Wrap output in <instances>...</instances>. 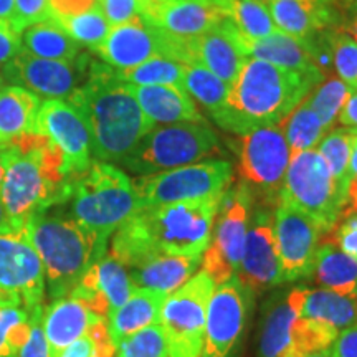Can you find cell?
I'll return each instance as SVG.
<instances>
[{
	"mask_svg": "<svg viewBox=\"0 0 357 357\" xmlns=\"http://www.w3.org/2000/svg\"><path fill=\"white\" fill-rule=\"evenodd\" d=\"M336 0H271L266 2L276 29L306 40L326 30L339 29Z\"/></svg>",
	"mask_w": 357,
	"mask_h": 357,
	"instance_id": "23",
	"label": "cell"
},
{
	"mask_svg": "<svg viewBox=\"0 0 357 357\" xmlns=\"http://www.w3.org/2000/svg\"><path fill=\"white\" fill-rule=\"evenodd\" d=\"M71 105L82 111L93 139V159L121 164L132 147L155 123L141 109L132 84L123 82L106 63L89 61L86 78L73 95Z\"/></svg>",
	"mask_w": 357,
	"mask_h": 357,
	"instance_id": "3",
	"label": "cell"
},
{
	"mask_svg": "<svg viewBox=\"0 0 357 357\" xmlns=\"http://www.w3.org/2000/svg\"><path fill=\"white\" fill-rule=\"evenodd\" d=\"M231 149L238 158L240 177L243 184L255 189L263 202L278 204L291 151L278 126L260 128L236 136Z\"/></svg>",
	"mask_w": 357,
	"mask_h": 357,
	"instance_id": "12",
	"label": "cell"
},
{
	"mask_svg": "<svg viewBox=\"0 0 357 357\" xmlns=\"http://www.w3.org/2000/svg\"><path fill=\"white\" fill-rule=\"evenodd\" d=\"M98 7L111 26L126 24L142 13V0H98Z\"/></svg>",
	"mask_w": 357,
	"mask_h": 357,
	"instance_id": "45",
	"label": "cell"
},
{
	"mask_svg": "<svg viewBox=\"0 0 357 357\" xmlns=\"http://www.w3.org/2000/svg\"><path fill=\"white\" fill-rule=\"evenodd\" d=\"M22 50L45 60L73 61L79 56V45L55 19L30 25L20 33Z\"/></svg>",
	"mask_w": 357,
	"mask_h": 357,
	"instance_id": "32",
	"label": "cell"
},
{
	"mask_svg": "<svg viewBox=\"0 0 357 357\" xmlns=\"http://www.w3.org/2000/svg\"><path fill=\"white\" fill-rule=\"evenodd\" d=\"M0 291L19 298L29 311L43 306V263L25 230L0 231Z\"/></svg>",
	"mask_w": 357,
	"mask_h": 357,
	"instance_id": "17",
	"label": "cell"
},
{
	"mask_svg": "<svg viewBox=\"0 0 357 357\" xmlns=\"http://www.w3.org/2000/svg\"><path fill=\"white\" fill-rule=\"evenodd\" d=\"M141 109L155 124L205 123L194 98L176 86H134Z\"/></svg>",
	"mask_w": 357,
	"mask_h": 357,
	"instance_id": "25",
	"label": "cell"
},
{
	"mask_svg": "<svg viewBox=\"0 0 357 357\" xmlns=\"http://www.w3.org/2000/svg\"><path fill=\"white\" fill-rule=\"evenodd\" d=\"M280 199L318 222L328 238L342 218V192L318 149L291 154Z\"/></svg>",
	"mask_w": 357,
	"mask_h": 357,
	"instance_id": "8",
	"label": "cell"
},
{
	"mask_svg": "<svg viewBox=\"0 0 357 357\" xmlns=\"http://www.w3.org/2000/svg\"><path fill=\"white\" fill-rule=\"evenodd\" d=\"M311 276L321 288L341 294H356L357 260L342 252L333 240L326 238L316 252Z\"/></svg>",
	"mask_w": 357,
	"mask_h": 357,
	"instance_id": "30",
	"label": "cell"
},
{
	"mask_svg": "<svg viewBox=\"0 0 357 357\" xmlns=\"http://www.w3.org/2000/svg\"><path fill=\"white\" fill-rule=\"evenodd\" d=\"M118 77L134 86H176L184 89L185 65L154 56L128 70H116Z\"/></svg>",
	"mask_w": 357,
	"mask_h": 357,
	"instance_id": "34",
	"label": "cell"
},
{
	"mask_svg": "<svg viewBox=\"0 0 357 357\" xmlns=\"http://www.w3.org/2000/svg\"><path fill=\"white\" fill-rule=\"evenodd\" d=\"M349 176L357 177V136L352 137V153L349 162Z\"/></svg>",
	"mask_w": 357,
	"mask_h": 357,
	"instance_id": "55",
	"label": "cell"
},
{
	"mask_svg": "<svg viewBox=\"0 0 357 357\" xmlns=\"http://www.w3.org/2000/svg\"><path fill=\"white\" fill-rule=\"evenodd\" d=\"M134 289L128 268L106 253L83 275L68 296L84 301L93 312L108 321L111 312L123 306Z\"/></svg>",
	"mask_w": 357,
	"mask_h": 357,
	"instance_id": "19",
	"label": "cell"
},
{
	"mask_svg": "<svg viewBox=\"0 0 357 357\" xmlns=\"http://www.w3.org/2000/svg\"><path fill=\"white\" fill-rule=\"evenodd\" d=\"M42 98L29 89L6 84L0 89V146L35 132Z\"/></svg>",
	"mask_w": 357,
	"mask_h": 357,
	"instance_id": "29",
	"label": "cell"
},
{
	"mask_svg": "<svg viewBox=\"0 0 357 357\" xmlns=\"http://www.w3.org/2000/svg\"><path fill=\"white\" fill-rule=\"evenodd\" d=\"M58 24L65 29V32L70 35L78 45L95 50L100 47L106 35L109 33L111 25L102 15L100 7L91 8V10L78 13V15L65 17V19H55Z\"/></svg>",
	"mask_w": 357,
	"mask_h": 357,
	"instance_id": "40",
	"label": "cell"
},
{
	"mask_svg": "<svg viewBox=\"0 0 357 357\" xmlns=\"http://www.w3.org/2000/svg\"><path fill=\"white\" fill-rule=\"evenodd\" d=\"M260 2H265L266 3V2H271V0H260ZM336 2H337V0H336Z\"/></svg>",
	"mask_w": 357,
	"mask_h": 357,
	"instance_id": "62",
	"label": "cell"
},
{
	"mask_svg": "<svg viewBox=\"0 0 357 357\" xmlns=\"http://www.w3.org/2000/svg\"><path fill=\"white\" fill-rule=\"evenodd\" d=\"M22 52L20 33L12 29L8 22L0 20V70Z\"/></svg>",
	"mask_w": 357,
	"mask_h": 357,
	"instance_id": "48",
	"label": "cell"
},
{
	"mask_svg": "<svg viewBox=\"0 0 357 357\" xmlns=\"http://www.w3.org/2000/svg\"><path fill=\"white\" fill-rule=\"evenodd\" d=\"M349 84H346L341 78L331 77L323 79L314 91L307 95V102L318 116L326 132L331 131L334 123L337 121V116L341 113L347 96H349Z\"/></svg>",
	"mask_w": 357,
	"mask_h": 357,
	"instance_id": "39",
	"label": "cell"
},
{
	"mask_svg": "<svg viewBox=\"0 0 357 357\" xmlns=\"http://www.w3.org/2000/svg\"><path fill=\"white\" fill-rule=\"evenodd\" d=\"M356 296H357V291H356Z\"/></svg>",
	"mask_w": 357,
	"mask_h": 357,
	"instance_id": "63",
	"label": "cell"
},
{
	"mask_svg": "<svg viewBox=\"0 0 357 357\" xmlns=\"http://www.w3.org/2000/svg\"><path fill=\"white\" fill-rule=\"evenodd\" d=\"M215 288L211 276L200 270L166 298L159 323L169 357H200L207 306Z\"/></svg>",
	"mask_w": 357,
	"mask_h": 357,
	"instance_id": "11",
	"label": "cell"
},
{
	"mask_svg": "<svg viewBox=\"0 0 357 357\" xmlns=\"http://www.w3.org/2000/svg\"><path fill=\"white\" fill-rule=\"evenodd\" d=\"M15 154L0 187V200L13 230H25L35 213L63 205L70 178L60 149L47 136L30 132L15 141Z\"/></svg>",
	"mask_w": 357,
	"mask_h": 357,
	"instance_id": "4",
	"label": "cell"
},
{
	"mask_svg": "<svg viewBox=\"0 0 357 357\" xmlns=\"http://www.w3.org/2000/svg\"><path fill=\"white\" fill-rule=\"evenodd\" d=\"M32 328V311L24 305H8L0 310V357H20Z\"/></svg>",
	"mask_w": 357,
	"mask_h": 357,
	"instance_id": "37",
	"label": "cell"
},
{
	"mask_svg": "<svg viewBox=\"0 0 357 357\" xmlns=\"http://www.w3.org/2000/svg\"><path fill=\"white\" fill-rule=\"evenodd\" d=\"M253 293L236 276L218 284L207 306L200 357H238Z\"/></svg>",
	"mask_w": 357,
	"mask_h": 357,
	"instance_id": "13",
	"label": "cell"
},
{
	"mask_svg": "<svg viewBox=\"0 0 357 357\" xmlns=\"http://www.w3.org/2000/svg\"><path fill=\"white\" fill-rule=\"evenodd\" d=\"M220 153V142L205 123H177L154 128L121 160L136 176H151L200 162Z\"/></svg>",
	"mask_w": 357,
	"mask_h": 357,
	"instance_id": "7",
	"label": "cell"
},
{
	"mask_svg": "<svg viewBox=\"0 0 357 357\" xmlns=\"http://www.w3.org/2000/svg\"><path fill=\"white\" fill-rule=\"evenodd\" d=\"M341 2L344 3L347 8H351V10L357 12V0H341Z\"/></svg>",
	"mask_w": 357,
	"mask_h": 357,
	"instance_id": "59",
	"label": "cell"
},
{
	"mask_svg": "<svg viewBox=\"0 0 357 357\" xmlns=\"http://www.w3.org/2000/svg\"><path fill=\"white\" fill-rule=\"evenodd\" d=\"M341 126L357 136V88H351L349 96L337 116Z\"/></svg>",
	"mask_w": 357,
	"mask_h": 357,
	"instance_id": "51",
	"label": "cell"
},
{
	"mask_svg": "<svg viewBox=\"0 0 357 357\" xmlns=\"http://www.w3.org/2000/svg\"><path fill=\"white\" fill-rule=\"evenodd\" d=\"M98 7V0H50L52 19L78 15Z\"/></svg>",
	"mask_w": 357,
	"mask_h": 357,
	"instance_id": "49",
	"label": "cell"
},
{
	"mask_svg": "<svg viewBox=\"0 0 357 357\" xmlns=\"http://www.w3.org/2000/svg\"><path fill=\"white\" fill-rule=\"evenodd\" d=\"M10 230H13V229H12L10 222H8L6 211H3L2 200H0V231H10Z\"/></svg>",
	"mask_w": 357,
	"mask_h": 357,
	"instance_id": "57",
	"label": "cell"
},
{
	"mask_svg": "<svg viewBox=\"0 0 357 357\" xmlns=\"http://www.w3.org/2000/svg\"><path fill=\"white\" fill-rule=\"evenodd\" d=\"M47 19H52L50 0H15L10 25L17 33H22L30 25Z\"/></svg>",
	"mask_w": 357,
	"mask_h": 357,
	"instance_id": "44",
	"label": "cell"
},
{
	"mask_svg": "<svg viewBox=\"0 0 357 357\" xmlns=\"http://www.w3.org/2000/svg\"><path fill=\"white\" fill-rule=\"evenodd\" d=\"M106 321L91 311L86 303L75 296L52 300L43 307V331L50 357H58L66 347L83 337L93 324Z\"/></svg>",
	"mask_w": 357,
	"mask_h": 357,
	"instance_id": "24",
	"label": "cell"
},
{
	"mask_svg": "<svg viewBox=\"0 0 357 357\" xmlns=\"http://www.w3.org/2000/svg\"><path fill=\"white\" fill-rule=\"evenodd\" d=\"M169 294L154 289L136 288L128 301L108 316V333L113 344L118 347L124 339L159 323L160 311Z\"/></svg>",
	"mask_w": 357,
	"mask_h": 357,
	"instance_id": "27",
	"label": "cell"
},
{
	"mask_svg": "<svg viewBox=\"0 0 357 357\" xmlns=\"http://www.w3.org/2000/svg\"><path fill=\"white\" fill-rule=\"evenodd\" d=\"M331 352L333 357H357V323L337 334Z\"/></svg>",
	"mask_w": 357,
	"mask_h": 357,
	"instance_id": "50",
	"label": "cell"
},
{
	"mask_svg": "<svg viewBox=\"0 0 357 357\" xmlns=\"http://www.w3.org/2000/svg\"><path fill=\"white\" fill-rule=\"evenodd\" d=\"M307 294L306 287L276 291L261 311L257 357H281L294 337L298 319Z\"/></svg>",
	"mask_w": 357,
	"mask_h": 357,
	"instance_id": "20",
	"label": "cell"
},
{
	"mask_svg": "<svg viewBox=\"0 0 357 357\" xmlns=\"http://www.w3.org/2000/svg\"><path fill=\"white\" fill-rule=\"evenodd\" d=\"M89 61L86 55L73 61L45 60L22 50L2 73L7 84L29 89L43 100H70L86 78Z\"/></svg>",
	"mask_w": 357,
	"mask_h": 357,
	"instance_id": "16",
	"label": "cell"
},
{
	"mask_svg": "<svg viewBox=\"0 0 357 357\" xmlns=\"http://www.w3.org/2000/svg\"><path fill=\"white\" fill-rule=\"evenodd\" d=\"M220 195L136 211L113 234L108 253L128 270L155 257L202 255Z\"/></svg>",
	"mask_w": 357,
	"mask_h": 357,
	"instance_id": "1",
	"label": "cell"
},
{
	"mask_svg": "<svg viewBox=\"0 0 357 357\" xmlns=\"http://www.w3.org/2000/svg\"><path fill=\"white\" fill-rule=\"evenodd\" d=\"M144 2H149V3H160V2H171V0H144ZM192 2H200V3H207V6H212V7H217L220 8L229 15V10H230V6L234 0H192Z\"/></svg>",
	"mask_w": 357,
	"mask_h": 357,
	"instance_id": "53",
	"label": "cell"
},
{
	"mask_svg": "<svg viewBox=\"0 0 357 357\" xmlns=\"http://www.w3.org/2000/svg\"><path fill=\"white\" fill-rule=\"evenodd\" d=\"M6 84H7V82H6V78H3L2 70H0V89H2L3 86H6Z\"/></svg>",
	"mask_w": 357,
	"mask_h": 357,
	"instance_id": "61",
	"label": "cell"
},
{
	"mask_svg": "<svg viewBox=\"0 0 357 357\" xmlns=\"http://www.w3.org/2000/svg\"><path fill=\"white\" fill-rule=\"evenodd\" d=\"M235 276L253 294L283 284L275 243L273 211L270 204L260 202L255 205L253 202L243 257Z\"/></svg>",
	"mask_w": 357,
	"mask_h": 357,
	"instance_id": "18",
	"label": "cell"
},
{
	"mask_svg": "<svg viewBox=\"0 0 357 357\" xmlns=\"http://www.w3.org/2000/svg\"><path fill=\"white\" fill-rule=\"evenodd\" d=\"M301 316L341 333L357 323V296L326 288L307 289Z\"/></svg>",
	"mask_w": 357,
	"mask_h": 357,
	"instance_id": "31",
	"label": "cell"
},
{
	"mask_svg": "<svg viewBox=\"0 0 357 357\" xmlns=\"http://www.w3.org/2000/svg\"><path fill=\"white\" fill-rule=\"evenodd\" d=\"M141 17L147 24L177 37L194 38L215 30L229 15L220 8L192 0H171L160 3L142 0Z\"/></svg>",
	"mask_w": 357,
	"mask_h": 357,
	"instance_id": "21",
	"label": "cell"
},
{
	"mask_svg": "<svg viewBox=\"0 0 357 357\" xmlns=\"http://www.w3.org/2000/svg\"><path fill=\"white\" fill-rule=\"evenodd\" d=\"M307 357H333L331 347H328V349H323V351L314 352V354H311V356H307Z\"/></svg>",
	"mask_w": 357,
	"mask_h": 357,
	"instance_id": "58",
	"label": "cell"
},
{
	"mask_svg": "<svg viewBox=\"0 0 357 357\" xmlns=\"http://www.w3.org/2000/svg\"><path fill=\"white\" fill-rule=\"evenodd\" d=\"M333 235V242L336 243L342 252L357 260V213H352V215L342 218V222L337 223Z\"/></svg>",
	"mask_w": 357,
	"mask_h": 357,
	"instance_id": "47",
	"label": "cell"
},
{
	"mask_svg": "<svg viewBox=\"0 0 357 357\" xmlns=\"http://www.w3.org/2000/svg\"><path fill=\"white\" fill-rule=\"evenodd\" d=\"M35 132L43 134L60 149L70 181L93 164V139L88 123L77 106L66 100H43Z\"/></svg>",
	"mask_w": 357,
	"mask_h": 357,
	"instance_id": "15",
	"label": "cell"
},
{
	"mask_svg": "<svg viewBox=\"0 0 357 357\" xmlns=\"http://www.w3.org/2000/svg\"><path fill=\"white\" fill-rule=\"evenodd\" d=\"M333 66L337 78L351 88H357V42L346 30L336 29L329 32Z\"/></svg>",
	"mask_w": 357,
	"mask_h": 357,
	"instance_id": "42",
	"label": "cell"
},
{
	"mask_svg": "<svg viewBox=\"0 0 357 357\" xmlns=\"http://www.w3.org/2000/svg\"><path fill=\"white\" fill-rule=\"evenodd\" d=\"M114 357H169L162 326L155 323L126 337L116 347Z\"/></svg>",
	"mask_w": 357,
	"mask_h": 357,
	"instance_id": "41",
	"label": "cell"
},
{
	"mask_svg": "<svg viewBox=\"0 0 357 357\" xmlns=\"http://www.w3.org/2000/svg\"><path fill=\"white\" fill-rule=\"evenodd\" d=\"M65 204L79 225L108 243L114 231L139 211L132 178L101 160H93L86 171L70 181Z\"/></svg>",
	"mask_w": 357,
	"mask_h": 357,
	"instance_id": "6",
	"label": "cell"
},
{
	"mask_svg": "<svg viewBox=\"0 0 357 357\" xmlns=\"http://www.w3.org/2000/svg\"><path fill=\"white\" fill-rule=\"evenodd\" d=\"M255 194L243 182L229 187L220 195L208 247L202 253V270L222 284L234 278L243 257L245 238Z\"/></svg>",
	"mask_w": 357,
	"mask_h": 357,
	"instance_id": "10",
	"label": "cell"
},
{
	"mask_svg": "<svg viewBox=\"0 0 357 357\" xmlns=\"http://www.w3.org/2000/svg\"><path fill=\"white\" fill-rule=\"evenodd\" d=\"M200 263L202 255L155 257L128 271L134 288L171 294L197 273Z\"/></svg>",
	"mask_w": 357,
	"mask_h": 357,
	"instance_id": "26",
	"label": "cell"
},
{
	"mask_svg": "<svg viewBox=\"0 0 357 357\" xmlns=\"http://www.w3.org/2000/svg\"><path fill=\"white\" fill-rule=\"evenodd\" d=\"M230 20L247 40H258L275 33L276 25L266 3L260 0H234L229 10Z\"/></svg>",
	"mask_w": 357,
	"mask_h": 357,
	"instance_id": "38",
	"label": "cell"
},
{
	"mask_svg": "<svg viewBox=\"0 0 357 357\" xmlns=\"http://www.w3.org/2000/svg\"><path fill=\"white\" fill-rule=\"evenodd\" d=\"M243 45L248 58H258L280 68L301 71V73H323L316 66L311 53L307 52L305 40L293 37L281 30L258 40L245 38Z\"/></svg>",
	"mask_w": 357,
	"mask_h": 357,
	"instance_id": "28",
	"label": "cell"
},
{
	"mask_svg": "<svg viewBox=\"0 0 357 357\" xmlns=\"http://www.w3.org/2000/svg\"><path fill=\"white\" fill-rule=\"evenodd\" d=\"M116 346L111 341L106 321L93 324L89 331L66 347L58 357H114Z\"/></svg>",
	"mask_w": 357,
	"mask_h": 357,
	"instance_id": "43",
	"label": "cell"
},
{
	"mask_svg": "<svg viewBox=\"0 0 357 357\" xmlns=\"http://www.w3.org/2000/svg\"><path fill=\"white\" fill-rule=\"evenodd\" d=\"M13 6H15V0H0V20L10 24L13 15Z\"/></svg>",
	"mask_w": 357,
	"mask_h": 357,
	"instance_id": "54",
	"label": "cell"
},
{
	"mask_svg": "<svg viewBox=\"0 0 357 357\" xmlns=\"http://www.w3.org/2000/svg\"><path fill=\"white\" fill-rule=\"evenodd\" d=\"M323 79L324 73H301L250 56L230 84L225 105L212 118L235 136L278 126Z\"/></svg>",
	"mask_w": 357,
	"mask_h": 357,
	"instance_id": "2",
	"label": "cell"
},
{
	"mask_svg": "<svg viewBox=\"0 0 357 357\" xmlns=\"http://www.w3.org/2000/svg\"><path fill=\"white\" fill-rule=\"evenodd\" d=\"M15 149H17L15 142H12V144L0 146V187H2L3 176H6L7 166L10 164L13 154H15Z\"/></svg>",
	"mask_w": 357,
	"mask_h": 357,
	"instance_id": "52",
	"label": "cell"
},
{
	"mask_svg": "<svg viewBox=\"0 0 357 357\" xmlns=\"http://www.w3.org/2000/svg\"><path fill=\"white\" fill-rule=\"evenodd\" d=\"M278 128L283 132L291 154L314 149L326 134L323 124L307 102V96L278 124Z\"/></svg>",
	"mask_w": 357,
	"mask_h": 357,
	"instance_id": "33",
	"label": "cell"
},
{
	"mask_svg": "<svg viewBox=\"0 0 357 357\" xmlns=\"http://www.w3.org/2000/svg\"><path fill=\"white\" fill-rule=\"evenodd\" d=\"M25 231L43 263L50 300L68 296L89 268L108 253V242L79 225L68 212L58 211V205L30 217Z\"/></svg>",
	"mask_w": 357,
	"mask_h": 357,
	"instance_id": "5",
	"label": "cell"
},
{
	"mask_svg": "<svg viewBox=\"0 0 357 357\" xmlns=\"http://www.w3.org/2000/svg\"><path fill=\"white\" fill-rule=\"evenodd\" d=\"M352 137L347 129H331L324 134L318 144V153L323 155L324 162L328 164L333 177L336 178L339 189L342 192V204H344V190L349 181V162L352 153Z\"/></svg>",
	"mask_w": 357,
	"mask_h": 357,
	"instance_id": "36",
	"label": "cell"
},
{
	"mask_svg": "<svg viewBox=\"0 0 357 357\" xmlns=\"http://www.w3.org/2000/svg\"><path fill=\"white\" fill-rule=\"evenodd\" d=\"M234 167L225 159H205L189 166L134 178L137 204L142 207L200 200L222 195L231 185Z\"/></svg>",
	"mask_w": 357,
	"mask_h": 357,
	"instance_id": "9",
	"label": "cell"
},
{
	"mask_svg": "<svg viewBox=\"0 0 357 357\" xmlns=\"http://www.w3.org/2000/svg\"><path fill=\"white\" fill-rule=\"evenodd\" d=\"M273 230L281 281L293 283L310 278L316 252L324 236L319 223L294 205L280 199L273 211Z\"/></svg>",
	"mask_w": 357,
	"mask_h": 357,
	"instance_id": "14",
	"label": "cell"
},
{
	"mask_svg": "<svg viewBox=\"0 0 357 357\" xmlns=\"http://www.w3.org/2000/svg\"><path fill=\"white\" fill-rule=\"evenodd\" d=\"M8 305H22V301L19 300V298L10 296V294L0 291V310H2L3 306H8Z\"/></svg>",
	"mask_w": 357,
	"mask_h": 357,
	"instance_id": "56",
	"label": "cell"
},
{
	"mask_svg": "<svg viewBox=\"0 0 357 357\" xmlns=\"http://www.w3.org/2000/svg\"><path fill=\"white\" fill-rule=\"evenodd\" d=\"M243 43V35L238 32L230 17H227L215 30L192 40L194 65L205 66L223 82L231 84L248 58Z\"/></svg>",
	"mask_w": 357,
	"mask_h": 357,
	"instance_id": "22",
	"label": "cell"
},
{
	"mask_svg": "<svg viewBox=\"0 0 357 357\" xmlns=\"http://www.w3.org/2000/svg\"><path fill=\"white\" fill-rule=\"evenodd\" d=\"M43 306L32 310V328H30V336L22 347L20 357H50L48 351V342L43 331Z\"/></svg>",
	"mask_w": 357,
	"mask_h": 357,
	"instance_id": "46",
	"label": "cell"
},
{
	"mask_svg": "<svg viewBox=\"0 0 357 357\" xmlns=\"http://www.w3.org/2000/svg\"><path fill=\"white\" fill-rule=\"evenodd\" d=\"M347 32H351V33H357V12H356V15H354V19H352V22H351V25H347Z\"/></svg>",
	"mask_w": 357,
	"mask_h": 357,
	"instance_id": "60",
	"label": "cell"
},
{
	"mask_svg": "<svg viewBox=\"0 0 357 357\" xmlns=\"http://www.w3.org/2000/svg\"><path fill=\"white\" fill-rule=\"evenodd\" d=\"M184 89L212 116L225 105L230 84L202 65H185Z\"/></svg>",
	"mask_w": 357,
	"mask_h": 357,
	"instance_id": "35",
	"label": "cell"
}]
</instances>
